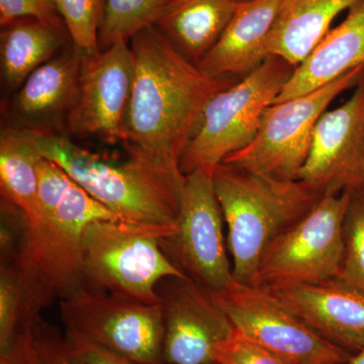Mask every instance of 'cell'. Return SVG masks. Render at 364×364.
<instances>
[{
	"label": "cell",
	"mask_w": 364,
	"mask_h": 364,
	"mask_svg": "<svg viewBox=\"0 0 364 364\" xmlns=\"http://www.w3.org/2000/svg\"><path fill=\"white\" fill-rule=\"evenodd\" d=\"M129 45L134 74L124 124L126 149L174 181L184 182L182 154L205 107L215 95L240 79L205 73L153 26L136 33Z\"/></svg>",
	"instance_id": "cell-1"
},
{
	"label": "cell",
	"mask_w": 364,
	"mask_h": 364,
	"mask_svg": "<svg viewBox=\"0 0 364 364\" xmlns=\"http://www.w3.org/2000/svg\"><path fill=\"white\" fill-rule=\"evenodd\" d=\"M39 212L20 215L9 260L41 313L85 287L83 236L91 223L121 220L76 183L56 163H39ZM6 262V261H1Z\"/></svg>",
	"instance_id": "cell-2"
},
{
	"label": "cell",
	"mask_w": 364,
	"mask_h": 364,
	"mask_svg": "<svg viewBox=\"0 0 364 364\" xmlns=\"http://www.w3.org/2000/svg\"><path fill=\"white\" fill-rule=\"evenodd\" d=\"M236 282L257 286L261 258L282 232L322 198L306 182L279 181L221 163L213 173Z\"/></svg>",
	"instance_id": "cell-3"
},
{
	"label": "cell",
	"mask_w": 364,
	"mask_h": 364,
	"mask_svg": "<svg viewBox=\"0 0 364 364\" xmlns=\"http://www.w3.org/2000/svg\"><path fill=\"white\" fill-rule=\"evenodd\" d=\"M28 131L42 157L59 165L119 219L150 226H176L184 182L174 181L135 155H129L123 164H114L61 133Z\"/></svg>",
	"instance_id": "cell-4"
},
{
	"label": "cell",
	"mask_w": 364,
	"mask_h": 364,
	"mask_svg": "<svg viewBox=\"0 0 364 364\" xmlns=\"http://www.w3.org/2000/svg\"><path fill=\"white\" fill-rule=\"evenodd\" d=\"M176 228L119 219L91 223L83 236L85 287L158 305L160 282L168 277H188L170 261L160 244Z\"/></svg>",
	"instance_id": "cell-5"
},
{
	"label": "cell",
	"mask_w": 364,
	"mask_h": 364,
	"mask_svg": "<svg viewBox=\"0 0 364 364\" xmlns=\"http://www.w3.org/2000/svg\"><path fill=\"white\" fill-rule=\"evenodd\" d=\"M296 67L277 56L215 95L182 154L184 176L202 169L214 173L229 155L252 142L263 116L274 104Z\"/></svg>",
	"instance_id": "cell-6"
},
{
	"label": "cell",
	"mask_w": 364,
	"mask_h": 364,
	"mask_svg": "<svg viewBox=\"0 0 364 364\" xmlns=\"http://www.w3.org/2000/svg\"><path fill=\"white\" fill-rule=\"evenodd\" d=\"M364 66L305 95L268 107L252 142L229 155L226 164L279 181H298L310 152L314 130L330 105L358 85Z\"/></svg>",
	"instance_id": "cell-7"
},
{
	"label": "cell",
	"mask_w": 364,
	"mask_h": 364,
	"mask_svg": "<svg viewBox=\"0 0 364 364\" xmlns=\"http://www.w3.org/2000/svg\"><path fill=\"white\" fill-rule=\"evenodd\" d=\"M353 193L324 195L282 232L261 258L257 286L316 284L336 279L344 251V223Z\"/></svg>",
	"instance_id": "cell-8"
},
{
	"label": "cell",
	"mask_w": 364,
	"mask_h": 364,
	"mask_svg": "<svg viewBox=\"0 0 364 364\" xmlns=\"http://www.w3.org/2000/svg\"><path fill=\"white\" fill-rule=\"evenodd\" d=\"M59 306L65 333L138 363L166 364L160 304L148 305L85 287L60 301Z\"/></svg>",
	"instance_id": "cell-9"
},
{
	"label": "cell",
	"mask_w": 364,
	"mask_h": 364,
	"mask_svg": "<svg viewBox=\"0 0 364 364\" xmlns=\"http://www.w3.org/2000/svg\"><path fill=\"white\" fill-rule=\"evenodd\" d=\"M213 294L239 334L287 363L345 364L350 359L345 349L306 326L267 287L234 279Z\"/></svg>",
	"instance_id": "cell-10"
},
{
	"label": "cell",
	"mask_w": 364,
	"mask_h": 364,
	"mask_svg": "<svg viewBox=\"0 0 364 364\" xmlns=\"http://www.w3.org/2000/svg\"><path fill=\"white\" fill-rule=\"evenodd\" d=\"M223 221L213 174L202 169L186 174L176 231L160 244L178 269L213 293L234 280Z\"/></svg>",
	"instance_id": "cell-11"
},
{
	"label": "cell",
	"mask_w": 364,
	"mask_h": 364,
	"mask_svg": "<svg viewBox=\"0 0 364 364\" xmlns=\"http://www.w3.org/2000/svg\"><path fill=\"white\" fill-rule=\"evenodd\" d=\"M157 293L164 320L165 363L215 364L220 345L236 330L214 294L189 277H168Z\"/></svg>",
	"instance_id": "cell-12"
},
{
	"label": "cell",
	"mask_w": 364,
	"mask_h": 364,
	"mask_svg": "<svg viewBox=\"0 0 364 364\" xmlns=\"http://www.w3.org/2000/svg\"><path fill=\"white\" fill-rule=\"evenodd\" d=\"M133 74L128 42L122 41L95 53H85L77 93L64 129L73 135L124 143Z\"/></svg>",
	"instance_id": "cell-13"
},
{
	"label": "cell",
	"mask_w": 364,
	"mask_h": 364,
	"mask_svg": "<svg viewBox=\"0 0 364 364\" xmlns=\"http://www.w3.org/2000/svg\"><path fill=\"white\" fill-rule=\"evenodd\" d=\"M299 179L323 196L364 189V74L344 104L318 119Z\"/></svg>",
	"instance_id": "cell-14"
},
{
	"label": "cell",
	"mask_w": 364,
	"mask_h": 364,
	"mask_svg": "<svg viewBox=\"0 0 364 364\" xmlns=\"http://www.w3.org/2000/svg\"><path fill=\"white\" fill-rule=\"evenodd\" d=\"M267 287L323 338L345 350H363L364 294L361 291L338 279Z\"/></svg>",
	"instance_id": "cell-15"
},
{
	"label": "cell",
	"mask_w": 364,
	"mask_h": 364,
	"mask_svg": "<svg viewBox=\"0 0 364 364\" xmlns=\"http://www.w3.org/2000/svg\"><path fill=\"white\" fill-rule=\"evenodd\" d=\"M83 54L70 42L26 78L11 105L18 128L56 133L58 127L65 128L77 93Z\"/></svg>",
	"instance_id": "cell-16"
},
{
	"label": "cell",
	"mask_w": 364,
	"mask_h": 364,
	"mask_svg": "<svg viewBox=\"0 0 364 364\" xmlns=\"http://www.w3.org/2000/svg\"><path fill=\"white\" fill-rule=\"evenodd\" d=\"M280 0H249L238 4L234 16L214 47L198 64L214 77L241 79L262 65L267 41Z\"/></svg>",
	"instance_id": "cell-17"
},
{
	"label": "cell",
	"mask_w": 364,
	"mask_h": 364,
	"mask_svg": "<svg viewBox=\"0 0 364 364\" xmlns=\"http://www.w3.org/2000/svg\"><path fill=\"white\" fill-rule=\"evenodd\" d=\"M347 11L345 20L330 30L312 53L296 67L275 102L318 90L364 66V0Z\"/></svg>",
	"instance_id": "cell-18"
},
{
	"label": "cell",
	"mask_w": 364,
	"mask_h": 364,
	"mask_svg": "<svg viewBox=\"0 0 364 364\" xmlns=\"http://www.w3.org/2000/svg\"><path fill=\"white\" fill-rule=\"evenodd\" d=\"M237 6L236 0H169L152 26L198 65L224 33Z\"/></svg>",
	"instance_id": "cell-19"
},
{
	"label": "cell",
	"mask_w": 364,
	"mask_h": 364,
	"mask_svg": "<svg viewBox=\"0 0 364 364\" xmlns=\"http://www.w3.org/2000/svg\"><path fill=\"white\" fill-rule=\"evenodd\" d=\"M359 1L280 0L268 37V53L298 66L329 33L335 18Z\"/></svg>",
	"instance_id": "cell-20"
},
{
	"label": "cell",
	"mask_w": 364,
	"mask_h": 364,
	"mask_svg": "<svg viewBox=\"0 0 364 364\" xmlns=\"http://www.w3.org/2000/svg\"><path fill=\"white\" fill-rule=\"evenodd\" d=\"M72 42L65 25L23 18L1 26L0 68L4 86L18 90L26 78Z\"/></svg>",
	"instance_id": "cell-21"
},
{
	"label": "cell",
	"mask_w": 364,
	"mask_h": 364,
	"mask_svg": "<svg viewBox=\"0 0 364 364\" xmlns=\"http://www.w3.org/2000/svg\"><path fill=\"white\" fill-rule=\"evenodd\" d=\"M42 155L26 129L4 127L0 133V184L6 203L21 215L39 212V163Z\"/></svg>",
	"instance_id": "cell-22"
},
{
	"label": "cell",
	"mask_w": 364,
	"mask_h": 364,
	"mask_svg": "<svg viewBox=\"0 0 364 364\" xmlns=\"http://www.w3.org/2000/svg\"><path fill=\"white\" fill-rule=\"evenodd\" d=\"M28 289L11 261L0 268V347L6 346L18 332L35 328L42 320Z\"/></svg>",
	"instance_id": "cell-23"
},
{
	"label": "cell",
	"mask_w": 364,
	"mask_h": 364,
	"mask_svg": "<svg viewBox=\"0 0 364 364\" xmlns=\"http://www.w3.org/2000/svg\"><path fill=\"white\" fill-rule=\"evenodd\" d=\"M169 0H107L98 42L100 50L117 42H130L143 28L152 26Z\"/></svg>",
	"instance_id": "cell-24"
},
{
	"label": "cell",
	"mask_w": 364,
	"mask_h": 364,
	"mask_svg": "<svg viewBox=\"0 0 364 364\" xmlns=\"http://www.w3.org/2000/svg\"><path fill=\"white\" fill-rule=\"evenodd\" d=\"M336 279L364 294V189L353 193L344 223V251Z\"/></svg>",
	"instance_id": "cell-25"
},
{
	"label": "cell",
	"mask_w": 364,
	"mask_h": 364,
	"mask_svg": "<svg viewBox=\"0 0 364 364\" xmlns=\"http://www.w3.org/2000/svg\"><path fill=\"white\" fill-rule=\"evenodd\" d=\"M72 43L85 53L100 51V26L107 0H57Z\"/></svg>",
	"instance_id": "cell-26"
},
{
	"label": "cell",
	"mask_w": 364,
	"mask_h": 364,
	"mask_svg": "<svg viewBox=\"0 0 364 364\" xmlns=\"http://www.w3.org/2000/svg\"><path fill=\"white\" fill-rule=\"evenodd\" d=\"M43 364H88L54 326L41 320L33 328Z\"/></svg>",
	"instance_id": "cell-27"
},
{
	"label": "cell",
	"mask_w": 364,
	"mask_h": 364,
	"mask_svg": "<svg viewBox=\"0 0 364 364\" xmlns=\"http://www.w3.org/2000/svg\"><path fill=\"white\" fill-rule=\"evenodd\" d=\"M215 364H291L256 342L235 332L220 345L215 354Z\"/></svg>",
	"instance_id": "cell-28"
},
{
	"label": "cell",
	"mask_w": 364,
	"mask_h": 364,
	"mask_svg": "<svg viewBox=\"0 0 364 364\" xmlns=\"http://www.w3.org/2000/svg\"><path fill=\"white\" fill-rule=\"evenodd\" d=\"M23 18H35L53 25H65L57 0H0V26H4Z\"/></svg>",
	"instance_id": "cell-29"
},
{
	"label": "cell",
	"mask_w": 364,
	"mask_h": 364,
	"mask_svg": "<svg viewBox=\"0 0 364 364\" xmlns=\"http://www.w3.org/2000/svg\"><path fill=\"white\" fill-rule=\"evenodd\" d=\"M0 364H43L33 328L18 332L9 344L0 347Z\"/></svg>",
	"instance_id": "cell-30"
},
{
	"label": "cell",
	"mask_w": 364,
	"mask_h": 364,
	"mask_svg": "<svg viewBox=\"0 0 364 364\" xmlns=\"http://www.w3.org/2000/svg\"><path fill=\"white\" fill-rule=\"evenodd\" d=\"M65 336L73 345L74 348L87 361L88 364H141L114 353V352L107 350V349L91 343L87 340L80 338L76 335L65 333Z\"/></svg>",
	"instance_id": "cell-31"
},
{
	"label": "cell",
	"mask_w": 364,
	"mask_h": 364,
	"mask_svg": "<svg viewBox=\"0 0 364 364\" xmlns=\"http://www.w3.org/2000/svg\"><path fill=\"white\" fill-rule=\"evenodd\" d=\"M346 364H364V349L359 351L355 358H350Z\"/></svg>",
	"instance_id": "cell-32"
},
{
	"label": "cell",
	"mask_w": 364,
	"mask_h": 364,
	"mask_svg": "<svg viewBox=\"0 0 364 364\" xmlns=\"http://www.w3.org/2000/svg\"><path fill=\"white\" fill-rule=\"evenodd\" d=\"M236 1L238 2V4H241V2L249 1V0H236Z\"/></svg>",
	"instance_id": "cell-33"
}]
</instances>
